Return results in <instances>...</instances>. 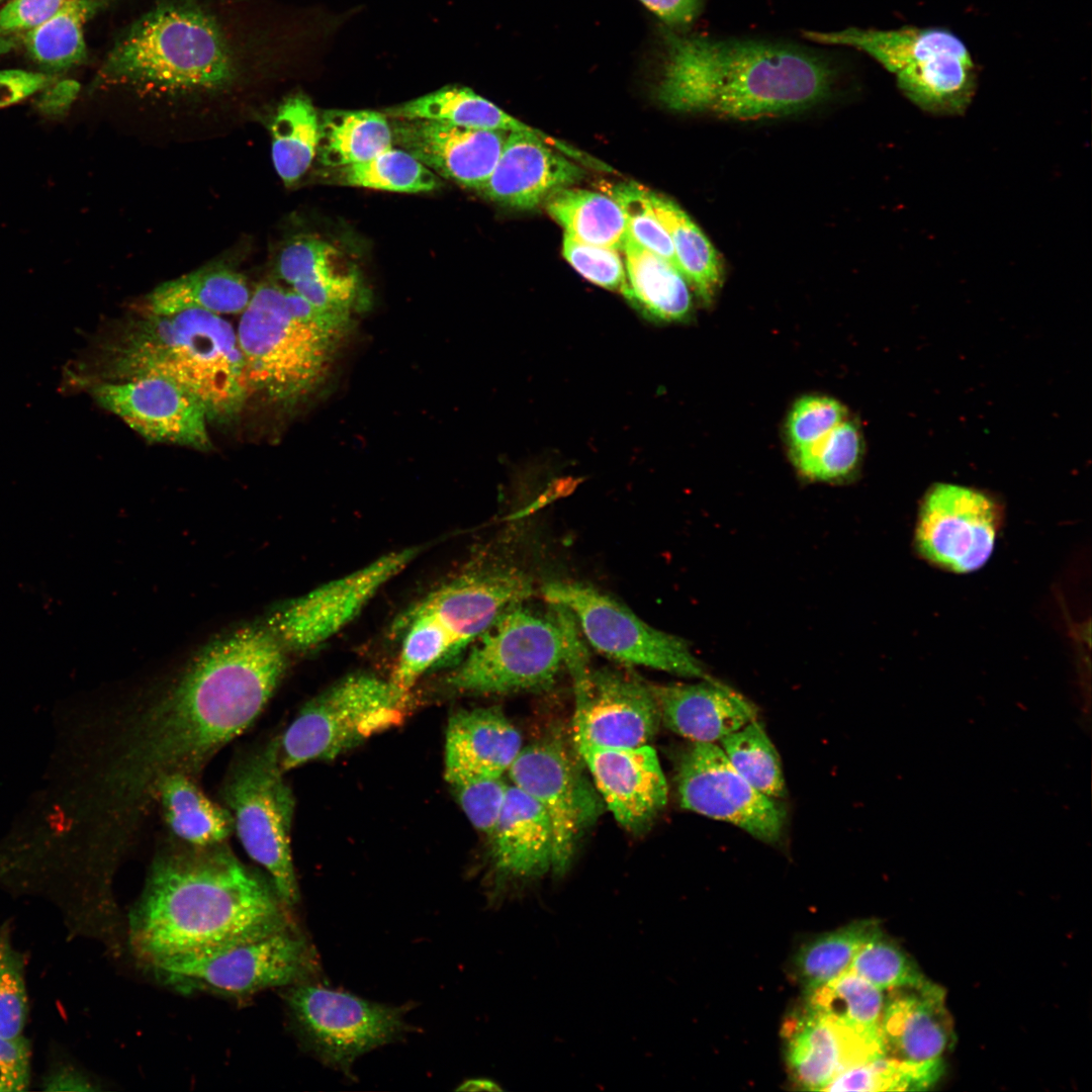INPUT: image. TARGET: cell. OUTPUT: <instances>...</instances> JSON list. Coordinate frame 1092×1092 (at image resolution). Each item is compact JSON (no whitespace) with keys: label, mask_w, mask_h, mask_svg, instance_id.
Returning <instances> with one entry per match:
<instances>
[{"label":"cell","mask_w":1092,"mask_h":1092,"mask_svg":"<svg viewBox=\"0 0 1092 1092\" xmlns=\"http://www.w3.org/2000/svg\"><path fill=\"white\" fill-rule=\"evenodd\" d=\"M266 626H247L206 647L161 699L133 715L116 768L125 809L139 813L165 776L194 777L261 714L286 667Z\"/></svg>","instance_id":"1"},{"label":"cell","mask_w":1092,"mask_h":1092,"mask_svg":"<svg viewBox=\"0 0 1092 1092\" xmlns=\"http://www.w3.org/2000/svg\"><path fill=\"white\" fill-rule=\"evenodd\" d=\"M286 908L272 882L224 842L198 847L178 841L154 857L129 914L128 938L151 964L288 928Z\"/></svg>","instance_id":"2"},{"label":"cell","mask_w":1092,"mask_h":1092,"mask_svg":"<svg viewBox=\"0 0 1092 1092\" xmlns=\"http://www.w3.org/2000/svg\"><path fill=\"white\" fill-rule=\"evenodd\" d=\"M657 100L679 112L756 120L805 111L833 92L832 58L806 47L663 28Z\"/></svg>","instance_id":"3"},{"label":"cell","mask_w":1092,"mask_h":1092,"mask_svg":"<svg viewBox=\"0 0 1092 1092\" xmlns=\"http://www.w3.org/2000/svg\"><path fill=\"white\" fill-rule=\"evenodd\" d=\"M202 0H161L118 37L99 81L163 94L229 89L250 65L259 42Z\"/></svg>","instance_id":"4"},{"label":"cell","mask_w":1092,"mask_h":1092,"mask_svg":"<svg viewBox=\"0 0 1092 1092\" xmlns=\"http://www.w3.org/2000/svg\"><path fill=\"white\" fill-rule=\"evenodd\" d=\"M100 359L101 380L164 378L192 393L217 423L234 420L250 395L236 330L203 309L132 317L104 343Z\"/></svg>","instance_id":"5"},{"label":"cell","mask_w":1092,"mask_h":1092,"mask_svg":"<svg viewBox=\"0 0 1092 1092\" xmlns=\"http://www.w3.org/2000/svg\"><path fill=\"white\" fill-rule=\"evenodd\" d=\"M241 313L236 332L249 393L288 410L326 382L354 325L269 281L252 292Z\"/></svg>","instance_id":"6"},{"label":"cell","mask_w":1092,"mask_h":1092,"mask_svg":"<svg viewBox=\"0 0 1092 1092\" xmlns=\"http://www.w3.org/2000/svg\"><path fill=\"white\" fill-rule=\"evenodd\" d=\"M804 36L868 54L896 76L899 89L910 101L930 113L962 114L976 92L974 60L963 40L945 28L848 27L831 32L806 31Z\"/></svg>","instance_id":"7"},{"label":"cell","mask_w":1092,"mask_h":1092,"mask_svg":"<svg viewBox=\"0 0 1092 1092\" xmlns=\"http://www.w3.org/2000/svg\"><path fill=\"white\" fill-rule=\"evenodd\" d=\"M408 694L389 680L354 673L309 700L281 736L278 763L286 771L312 760H330L371 736L398 725Z\"/></svg>","instance_id":"8"},{"label":"cell","mask_w":1092,"mask_h":1092,"mask_svg":"<svg viewBox=\"0 0 1092 1092\" xmlns=\"http://www.w3.org/2000/svg\"><path fill=\"white\" fill-rule=\"evenodd\" d=\"M277 758L276 739L240 753L228 770L221 797L248 855L269 875L282 902H298L290 831L294 799Z\"/></svg>","instance_id":"9"},{"label":"cell","mask_w":1092,"mask_h":1092,"mask_svg":"<svg viewBox=\"0 0 1092 1092\" xmlns=\"http://www.w3.org/2000/svg\"><path fill=\"white\" fill-rule=\"evenodd\" d=\"M551 607V606H550ZM448 675L450 688L471 694L548 689L564 665V635L555 610L542 615L523 603L506 609Z\"/></svg>","instance_id":"10"},{"label":"cell","mask_w":1092,"mask_h":1092,"mask_svg":"<svg viewBox=\"0 0 1092 1092\" xmlns=\"http://www.w3.org/2000/svg\"><path fill=\"white\" fill-rule=\"evenodd\" d=\"M175 987L234 996L307 982L316 962L293 925L216 948L164 958L150 964Z\"/></svg>","instance_id":"11"},{"label":"cell","mask_w":1092,"mask_h":1092,"mask_svg":"<svg viewBox=\"0 0 1092 1092\" xmlns=\"http://www.w3.org/2000/svg\"><path fill=\"white\" fill-rule=\"evenodd\" d=\"M285 1001L307 1050L346 1076H351L358 1058L401 1039L411 1030L404 1007L308 982L289 986Z\"/></svg>","instance_id":"12"},{"label":"cell","mask_w":1092,"mask_h":1092,"mask_svg":"<svg viewBox=\"0 0 1092 1092\" xmlns=\"http://www.w3.org/2000/svg\"><path fill=\"white\" fill-rule=\"evenodd\" d=\"M542 593L550 604L569 610L587 641L606 656L679 676L710 677L685 640L649 626L595 586L557 580L546 583Z\"/></svg>","instance_id":"13"},{"label":"cell","mask_w":1092,"mask_h":1092,"mask_svg":"<svg viewBox=\"0 0 1092 1092\" xmlns=\"http://www.w3.org/2000/svg\"><path fill=\"white\" fill-rule=\"evenodd\" d=\"M507 774L511 784L546 813L553 834L551 874L562 879L572 867L580 840L602 813L599 792L556 738L522 746Z\"/></svg>","instance_id":"14"},{"label":"cell","mask_w":1092,"mask_h":1092,"mask_svg":"<svg viewBox=\"0 0 1092 1092\" xmlns=\"http://www.w3.org/2000/svg\"><path fill=\"white\" fill-rule=\"evenodd\" d=\"M1002 509L990 494L952 483L931 485L920 503L914 547L930 564L970 573L990 559Z\"/></svg>","instance_id":"15"},{"label":"cell","mask_w":1092,"mask_h":1092,"mask_svg":"<svg viewBox=\"0 0 1092 1092\" xmlns=\"http://www.w3.org/2000/svg\"><path fill=\"white\" fill-rule=\"evenodd\" d=\"M676 787L686 810L730 823L766 843L783 835L784 806L755 790L715 743L693 742L682 751Z\"/></svg>","instance_id":"16"},{"label":"cell","mask_w":1092,"mask_h":1092,"mask_svg":"<svg viewBox=\"0 0 1092 1092\" xmlns=\"http://www.w3.org/2000/svg\"><path fill=\"white\" fill-rule=\"evenodd\" d=\"M417 553L416 548L394 551L353 573L325 583L276 610L266 627L285 648L311 649L350 623Z\"/></svg>","instance_id":"17"},{"label":"cell","mask_w":1092,"mask_h":1092,"mask_svg":"<svg viewBox=\"0 0 1092 1092\" xmlns=\"http://www.w3.org/2000/svg\"><path fill=\"white\" fill-rule=\"evenodd\" d=\"M573 740L602 747L648 744L661 719L649 684L612 667L592 668L573 684Z\"/></svg>","instance_id":"18"},{"label":"cell","mask_w":1092,"mask_h":1092,"mask_svg":"<svg viewBox=\"0 0 1092 1092\" xmlns=\"http://www.w3.org/2000/svg\"><path fill=\"white\" fill-rule=\"evenodd\" d=\"M95 401L153 443L207 450L211 443L202 403L180 385L160 377L98 380L89 386Z\"/></svg>","instance_id":"19"},{"label":"cell","mask_w":1092,"mask_h":1092,"mask_svg":"<svg viewBox=\"0 0 1092 1092\" xmlns=\"http://www.w3.org/2000/svg\"><path fill=\"white\" fill-rule=\"evenodd\" d=\"M488 839L487 897L491 907L519 896L551 873L553 834L549 819L532 797L512 784Z\"/></svg>","instance_id":"20"},{"label":"cell","mask_w":1092,"mask_h":1092,"mask_svg":"<svg viewBox=\"0 0 1092 1092\" xmlns=\"http://www.w3.org/2000/svg\"><path fill=\"white\" fill-rule=\"evenodd\" d=\"M595 787L616 821L627 831L648 830L667 803V783L656 751L648 744L602 747L576 743Z\"/></svg>","instance_id":"21"},{"label":"cell","mask_w":1092,"mask_h":1092,"mask_svg":"<svg viewBox=\"0 0 1092 1092\" xmlns=\"http://www.w3.org/2000/svg\"><path fill=\"white\" fill-rule=\"evenodd\" d=\"M533 593L531 578L517 568L478 570L430 593L406 614L432 616L452 637L460 653L506 609L525 602Z\"/></svg>","instance_id":"22"},{"label":"cell","mask_w":1092,"mask_h":1092,"mask_svg":"<svg viewBox=\"0 0 1092 1092\" xmlns=\"http://www.w3.org/2000/svg\"><path fill=\"white\" fill-rule=\"evenodd\" d=\"M389 122L393 146L438 176L478 191L492 173L509 133L422 118Z\"/></svg>","instance_id":"23"},{"label":"cell","mask_w":1092,"mask_h":1092,"mask_svg":"<svg viewBox=\"0 0 1092 1092\" xmlns=\"http://www.w3.org/2000/svg\"><path fill=\"white\" fill-rule=\"evenodd\" d=\"M280 278L291 290L321 311L354 324L365 307L366 294L355 263L334 244L299 236L280 252Z\"/></svg>","instance_id":"24"},{"label":"cell","mask_w":1092,"mask_h":1092,"mask_svg":"<svg viewBox=\"0 0 1092 1092\" xmlns=\"http://www.w3.org/2000/svg\"><path fill=\"white\" fill-rule=\"evenodd\" d=\"M583 175L581 167L541 136L514 131L508 133L497 163L479 192L494 202L529 209Z\"/></svg>","instance_id":"25"},{"label":"cell","mask_w":1092,"mask_h":1092,"mask_svg":"<svg viewBox=\"0 0 1092 1092\" xmlns=\"http://www.w3.org/2000/svg\"><path fill=\"white\" fill-rule=\"evenodd\" d=\"M787 1063L796 1084L824 1091L843 1070L884 1056L882 1036L843 1027L807 1009L785 1025Z\"/></svg>","instance_id":"26"},{"label":"cell","mask_w":1092,"mask_h":1092,"mask_svg":"<svg viewBox=\"0 0 1092 1092\" xmlns=\"http://www.w3.org/2000/svg\"><path fill=\"white\" fill-rule=\"evenodd\" d=\"M661 723L692 742L715 743L756 720L757 708L722 682L649 684Z\"/></svg>","instance_id":"27"},{"label":"cell","mask_w":1092,"mask_h":1092,"mask_svg":"<svg viewBox=\"0 0 1092 1092\" xmlns=\"http://www.w3.org/2000/svg\"><path fill=\"white\" fill-rule=\"evenodd\" d=\"M902 990L883 1010L886 1056L910 1064L940 1061L953 1037L944 991L932 982Z\"/></svg>","instance_id":"28"},{"label":"cell","mask_w":1092,"mask_h":1092,"mask_svg":"<svg viewBox=\"0 0 1092 1092\" xmlns=\"http://www.w3.org/2000/svg\"><path fill=\"white\" fill-rule=\"evenodd\" d=\"M522 746L520 732L499 709L460 710L447 724L445 779L503 777Z\"/></svg>","instance_id":"29"},{"label":"cell","mask_w":1092,"mask_h":1092,"mask_svg":"<svg viewBox=\"0 0 1092 1092\" xmlns=\"http://www.w3.org/2000/svg\"><path fill=\"white\" fill-rule=\"evenodd\" d=\"M622 252L627 276L624 294L647 317L663 323L686 321L693 308L689 282L678 268L627 235Z\"/></svg>","instance_id":"30"},{"label":"cell","mask_w":1092,"mask_h":1092,"mask_svg":"<svg viewBox=\"0 0 1092 1092\" xmlns=\"http://www.w3.org/2000/svg\"><path fill=\"white\" fill-rule=\"evenodd\" d=\"M383 113L388 118H422L470 128L530 132L541 136L562 154L572 153V147L522 122L472 89L463 86L443 87L386 108Z\"/></svg>","instance_id":"31"},{"label":"cell","mask_w":1092,"mask_h":1092,"mask_svg":"<svg viewBox=\"0 0 1092 1092\" xmlns=\"http://www.w3.org/2000/svg\"><path fill=\"white\" fill-rule=\"evenodd\" d=\"M252 292L244 276L223 265H210L157 286L146 299V312L173 314L197 308L216 314L241 313Z\"/></svg>","instance_id":"32"},{"label":"cell","mask_w":1092,"mask_h":1092,"mask_svg":"<svg viewBox=\"0 0 1092 1092\" xmlns=\"http://www.w3.org/2000/svg\"><path fill=\"white\" fill-rule=\"evenodd\" d=\"M154 800L160 802L164 820L177 841L191 846L223 843L234 831L225 806L211 801L195 784L194 777L173 772L157 784Z\"/></svg>","instance_id":"33"},{"label":"cell","mask_w":1092,"mask_h":1092,"mask_svg":"<svg viewBox=\"0 0 1092 1092\" xmlns=\"http://www.w3.org/2000/svg\"><path fill=\"white\" fill-rule=\"evenodd\" d=\"M391 147L390 122L383 112L329 109L320 113L315 157L324 167L362 163Z\"/></svg>","instance_id":"34"},{"label":"cell","mask_w":1092,"mask_h":1092,"mask_svg":"<svg viewBox=\"0 0 1092 1092\" xmlns=\"http://www.w3.org/2000/svg\"><path fill=\"white\" fill-rule=\"evenodd\" d=\"M653 210L667 232L676 267L705 303H711L723 279L715 247L693 219L669 198L649 191Z\"/></svg>","instance_id":"35"},{"label":"cell","mask_w":1092,"mask_h":1092,"mask_svg":"<svg viewBox=\"0 0 1092 1092\" xmlns=\"http://www.w3.org/2000/svg\"><path fill=\"white\" fill-rule=\"evenodd\" d=\"M546 209L573 240L622 251L628 235L625 216L607 193L566 187L546 200Z\"/></svg>","instance_id":"36"},{"label":"cell","mask_w":1092,"mask_h":1092,"mask_svg":"<svg viewBox=\"0 0 1092 1092\" xmlns=\"http://www.w3.org/2000/svg\"><path fill=\"white\" fill-rule=\"evenodd\" d=\"M271 135L275 170L286 185H292L316 156L320 113L311 100L303 94L285 98L276 109Z\"/></svg>","instance_id":"37"},{"label":"cell","mask_w":1092,"mask_h":1092,"mask_svg":"<svg viewBox=\"0 0 1092 1092\" xmlns=\"http://www.w3.org/2000/svg\"><path fill=\"white\" fill-rule=\"evenodd\" d=\"M105 0H67L49 19L23 35L33 61L51 71L78 66L87 59L84 24Z\"/></svg>","instance_id":"38"},{"label":"cell","mask_w":1092,"mask_h":1092,"mask_svg":"<svg viewBox=\"0 0 1092 1092\" xmlns=\"http://www.w3.org/2000/svg\"><path fill=\"white\" fill-rule=\"evenodd\" d=\"M884 1006L883 991L849 971L809 991L807 1009L843 1027L882 1036Z\"/></svg>","instance_id":"39"},{"label":"cell","mask_w":1092,"mask_h":1092,"mask_svg":"<svg viewBox=\"0 0 1092 1092\" xmlns=\"http://www.w3.org/2000/svg\"><path fill=\"white\" fill-rule=\"evenodd\" d=\"M881 931L875 920H859L810 939L795 958L801 982L811 991L849 972L859 948Z\"/></svg>","instance_id":"40"},{"label":"cell","mask_w":1092,"mask_h":1092,"mask_svg":"<svg viewBox=\"0 0 1092 1092\" xmlns=\"http://www.w3.org/2000/svg\"><path fill=\"white\" fill-rule=\"evenodd\" d=\"M332 170L331 178L338 184L376 190L420 193L442 185L437 174L410 153L393 147L368 161Z\"/></svg>","instance_id":"41"},{"label":"cell","mask_w":1092,"mask_h":1092,"mask_svg":"<svg viewBox=\"0 0 1092 1092\" xmlns=\"http://www.w3.org/2000/svg\"><path fill=\"white\" fill-rule=\"evenodd\" d=\"M402 628L405 636L390 681L408 694L420 676L459 653L452 637L430 615L405 613L396 625V630Z\"/></svg>","instance_id":"42"},{"label":"cell","mask_w":1092,"mask_h":1092,"mask_svg":"<svg viewBox=\"0 0 1092 1092\" xmlns=\"http://www.w3.org/2000/svg\"><path fill=\"white\" fill-rule=\"evenodd\" d=\"M733 767L758 792L772 799L786 794L780 755L762 725L753 720L720 741Z\"/></svg>","instance_id":"43"},{"label":"cell","mask_w":1092,"mask_h":1092,"mask_svg":"<svg viewBox=\"0 0 1092 1092\" xmlns=\"http://www.w3.org/2000/svg\"><path fill=\"white\" fill-rule=\"evenodd\" d=\"M942 1071L941 1060L910 1064L884 1055L843 1070L824 1091L924 1090L936 1083Z\"/></svg>","instance_id":"44"},{"label":"cell","mask_w":1092,"mask_h":1092,"mask_svg":"<svg viewBox=\"0 0 1092 1092\" xmlns=\"http://www.w3.org/2000/svg\"><path fill=\"white\" fill-rule=\"evenodd\" d=\"M863 454L860 429L845 419L813 445L792 453L794 464L809 479L832 481L850 476Z\"/></svg>","instance_id":"45"},{"label":"cell","mask_w":1092,"mask_h":1092,"mask_svg":"<svg viewBox=\"0 0 1092 1092\" xmlns=\"http://www.w3.org/2000/svg\"><path fill=\"white\" fill-rule=\"evenodd\" d=\"M850 972L880 990L920 988L929 981L914 960L882 931L869 939L855 954Z\"/></svg>","instance_id":"46"},{"label":"cell","mask_w":1092,"mask_h":1092,"mask_svg":"<svg viewBox=\"0 0 1092 1092\" xmlns=\"http://www.w3.org/2000/svg\"><path fill=\"white\" fill-rule=\"evenodd\" d=\"M25 956L14 946L11 922L0 925V1036L23 1034L28 1016Z\"/></svg>","instance_id":"47"},{"label":"cell","mask_w":1092,"mask_h":1092,"mask_svg":"<svg viewBox=\"0 0 1092 1092\" xmlns=\"http://www.w3.org/2000/svg\"><path fill=\"white\" fill-rule=\"evenodd\" d=\"M604 190L621 207L628 235L676 266L671 240L653 210L649 190L633 182L606 184Z\"/></svg>","instance_id":"48"},{"label":"cell","mask_w":1092,"mask_h":1092,"mask_svg":"<svg viewBox=\"0 0 1092 1092\" xmlns=\"http://www.w3.org/2000/svg\"><path fill=\"white\" fill-rule=\"evenodd\" d=\"M447 783L471 824L488 837L510 784L502 777L476 775L456 777L447 780Z\"/></svg>","instance_id":"49"},{"label":"cell","mask_w":1092,"mask_h":1092,"mask_svg":"<svg viewBox=\"0 0 1092 1092\" xmlns=\"http://www.w3.org/2000/svg\"><path fill=\"white\" fill-rule=\"evenodd\" d=\"M847 419L845 407L836 399L809 395L795 402L787 420L791 452L807 448Z\"/></svg>","instance_id":"50"},{"label":"cell","mask_w":1092,"mask_h":1092,"mask_svg":"<svg viewBox=\"0 0 1092 1092\" xmlns=\"http://www.w3.org/2000/svg\"><path fill=\"white\" fill-rule=\"evenodd\" d=\"M620 252L584 244L564 235L562 254L572 268L592 283L624 295L627 276Z\"/></svg>","instance_id":"51"},{"label":"cell","mask_w":1092,"mask_h":1092,"mask_svg":"<svg viewBox=\"0 0 1092 1092\" xmlns=\"http://www.w3.org/2000/svg\"><path fill=\"white\" fill-rule=\"evenodd\" d=\"M31 1076V1043L23 1034L0 1036V1092L26 1091Z\"/></svg>","instance_id":"52"},{"label":"cell","mask_w":1092,"mask_h":1092,"mask_svg":"<svg viewBox=\"0 0 1092 1092\" xmlns=\"http://www.w3.org/2000/svg\"><path fill=\"white\" fill-rule=\"evenodd\" d=\"M67 0H8L0 9V37L37 27Z\"/></svg>","instance_id":"53"},{"label":"cell","mask_w":1092,"mask_h":1092,"mask_svg":"<svg viewBox=\"0 0 1092 1092\" xmlns=\"http://www.w3.org/2000/svg\"><path fill=\"white\" fill-rule=\"evenodd\" d=\"M57 76L21 69L0 70V108L18 103L41 92L57 81Z\"/></svg>","instance_id":"54"},{"label":"cell","mask_w":1092,"mask_h":1092,"mask_svg":"<svg viewBox=\"0 0 1092 1092\" xmlns=\"http://www.w3.org/2000/svg\"><path fill=\"white\" fill-rule=\"evenodd\" d=\"M44 1091H96V1083L80 1068L64 1058H56L41 1079Z\"/></svg>","instance_id":"55"},{"label":"cell","mask_w":1092,"mask_h":1092,"mask_svg":"<svg viewBox=\"0 0 1092 1092\" xmlns=\"http://www.w3.org/2000/svg\"><path fill=\"white\" fill-rule=\"evenodd\" d=\"M668 28L677 29L693 23L702 13L704 0H639Z\"/></svg>","instance_id":"56"},{"label":"cell","mask_w":1092,"mask_h":1092,"mask_svg":"<svg viewBox=\"0 0 1092 1092\" xmlns=\"http://www.w3.org/2000/svg\"><path fill=\"white\" fill-rule=\"evenodd\" d=\"M79 90L80 85L75 80H57L41 91L38 105L49 113L64 111L74 101Z\"/></svg>","instance_id":"57"},{"label":"cell","mask_w":1092,"mask_h":1092,"mask_svg":"<svg viewBox=\"0 0 1092 1092\" xmlns=\"http://www.w3.org/2000/svg\"><path fill=\"white\" fill-rule=\"evenodd\" d=\"M457 1090H462V1091H481V1090L500 1091V1090H503V1088L498 1085V1083H496V1082H494L492 1080L483 1079V1078H475V1079H470V1080H467V1081L463 1082L457 1088Z\"/></svg>","instance_id":"58"},{"label":"cell","mask_w":1092,"mask_h":1092,"mask_svg":"<svg viewBox=\"0 0 1092 1092\" xmlns=\"http://www.w3.org/2000/svg\"><path fill=\"white\" fill-rule=\"evenodd\" d=\"M3 1H4V0H0V3H1V2H3Z\"/></svg>","instance_id":"59"}]
</instances>
